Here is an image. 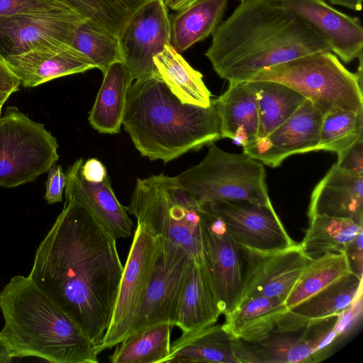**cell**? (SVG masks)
I'll return each mask as SVG.
<instances>
[{"instance_id": "36", "label": "cell", "mask_w": 363, "mask_h": 363, "mask_svg": "<svg viewBox=\"0 0 363 363\" xmlns=\"http://www.w3.org/2000/svg\"><path fill=\"white\" fill-rule=\"evenodd\" d=\"M363 137V110L339 111L323 117L318 143L313 151L337 154Z\"/></svg>"}, {"instance_id": "26", "label": "cell", "mask_w": 363, "mask_h": 363, "mask_svg": "<svg viewBox=\"0 0 363 363\" xmlns=\"http://www.w3.org/2000/svg\"><path fill=\"white\" fill-rule=\"evenodd\" d=\"M238 363L232 337L222 325H212L182 335L171 344L165 363Z\"/></svg>"}, {"instance_id": "9", "label": "cell", "mask_w": 363, "mask_h": 363, "mask_svg": "<svg viewBox=\"0 0 363 363\" xmlns=\"http://www.w3.org/2000/svg\"><path fill=\"white\" fill-rule=\"evenodd\" d=\"M57 149L56 138L43 123L8 107L0 117V186L35 180L59 160Z\"/></svg>"}, {"instance_id": "40", "label": "cell", "mask_w": 363, "mask_h": 363, "mask_svg": "<svg viewBox=\"0 0 363 363\" xmlns=\"http://www.w3.org/2000/svg\"><path fill=\"white\" fill-rule=\"evenodd\" d=\"M363 231L358 233L345 250L350 272L362 279L363 272Z\"/></svg>"}, {"instance_id": "30", "label": "cell", "mask_w": 363, "mask_h": 363, "mask_svg": "<svg viewBox=\"0 0 363 363\" xmlns=\"http://www.w3.org/2000/svg\"><path fill=\"white\" fill-rule=\"evenodd\" d=\"M303 241L299 243L311 259L327 253H344L347 245L362 232V225L352 220L326 216H315Z\"/></svg>"}, {"instance_id": "14", "label": "cell", "mask_w": 363, "mask_h": 363, "mask_svg": "<svg viewBox=\"0 0 363 363\" xmlns=\"http://www.w3.org/2000/svg\"><path fill=\"white\" fill-rule=\"evenodd\" d=\"M83 20L65 6L0 18V53L5 58L43 47L71 45Z\"/></svg>"}, {"instance_id": "7", "label": "cell", "mask_w": 363, "mask_h": 363, "mask_svg": "<svg viewBox=\"0 0 363 363\" xmlns=\"http://www.w3.org/2000/svg\"><path fill=\"white\" fill-rule=\"evenodd\" d=\"M199 203L218 199H242L272 205L262 164L245 152L231 153L214 143L197 164L174 177Z\"/></svg>"}, {"instance_id": "47", "label": "cell", "mask_w": 363, "mask_h": 363, "mask_svg": "<svg viewBox=\"0 0 363 363\" xmlns=\"http://www.w3.org/2000/svg\"><path fill=\"white\" fill-rule=\"evenodd\" d=\"M4 103H5V102H1V103H0V117H1V108H2V106H3V105H4Z\"/></svg>"}, {"instance_id": "34", "label": "cell", "mask_w": 363, "mask_h": 363, "mask_svg": "<svg viewBox=\"0 0 363 363\" xmlns=\"http://www.w3.org/2000/svg\"><path fill=\"white\" fill-rule=\"evenodd\" d=\"M350 272L345 253H327L311 259L306 267L285 304L291 308Z\"/></svg>"}, {"instance_id": "1", "label": "cell", "mask_w": 363, "mask_h": 363, "mask_svg": "<svg viewBox=\"0 0 363 363\" xmlns=\"http://www.w3.org/2000/svg\"><path fill=\"white\" fill-rule=\"evenodd\" d=\"M123 271L111 235L65 196L38 245L28 277L99 345L111 320Z\"/></svg>"}, {"instance_id": "8", "label": "cell", "mask_w": 363, "mask_h": 363, "mask_svg": "<svg viewBox=\"0 0 363 363\" xmlns=\"http://www.w3.org/2000/svg\"><path fill=\"white\" fill-rule=\"evenodd\" d=\"M340 315L308 320L289 310L262 338L245 342L232 338L238 363H298L318 361L337 338Z\"/></svg>"}, {"instance_id": "21", "label": "cell", "mask_w": 363, "mask_h": 363, "mask_svg": "<svg viewBox=\"0 0 363 363\" xmlns=\"http://www.w3.org/2000/svg\"><path fill=\"white\" fill-rule=\"evenodd\" d=\"M308 216L350 219L363 226V177L334 164L313 189Z\"/></svg>"}, {"instance_id": "6", "label": "cell", "mask_w": 363, "mask_h": 363, "mask_svg": "<svg viewBox=\"0 0 363 363\" xmlns=\"http://www.w3.org/2000/svg\"><path fill=\"white\" fill-rule=\"evenodd\" d=\"M128 213L160 239L184 248L204 264L200 238V204L175 177L161 173L137 179Z\"/></svg>"}, {"instance_id": "38", "label": "cell", "mask_w": 363, "mask_h": 363, "mask_svg": "<svg viewBox=\"0 0 363 363\" xmlns=\"http://www.w3.org/2000/svg\"><path fill=\"white\" fill-rule=\"evenodd\" d=\"M335 165L346 172L363 177V137L337 153Z\"/></svg>"}, {"instance_id": "49", "label": "cell", "mask_w": 363, "mask_h": 363, "mask_svg": "<svg viewBox=\"0 0 363 363\" xmlns=\"http://www.w3.org/2000/svg\"><path fill=\"white\" fill-rule=\"evenodd\" d=\"M238 1H242V0H238Z\"/></svg>"}, {"instance_id": "24", "label": "cell", "mask_w": 363, "mask_h": 363, "mask_svg": "<svg viewBox=\"0 0 363 363\" xmlns=\"http://www.w3.org/2000/svg\"><path fill=\"white\" fill-rule=\"evenodd\" d=\"M277 298L256 296L239 302L222 325L233 339L255 342L269 333L289 311Z\"/></svg>"}, {"instance_id": "23", "label": "cell", "mask_w": 363, "mask_h": 363, "mask_svg": "<svg viewBox=\"0 0 363 363\" xmlns=\"http://www.w3.org/2000/svg\"><path fill=\"white\" fill-rule=\"evenodd\" d=\"M223 314L204 264L192 260L176 312L174 326L190 333L214 325Z\"/></svg>"}, {"instance_id": "39", "label": "cell", "mask_w": 363, "mask_h": 363, "mask_svg": "<svg viewBox=\"0 0 363 363\" xmlns=\"http://www.w3.org/2000/svg\"><path fill=\"white\" fill-rule=\"evenodd\" d=\"M48 172L45 199L48 204L60 202L66 186L67 175L60 165L54 164Z\"/></svg>"}, {"instance_id": "42", "label": "cell", "mask_w": 363, "mask_h": 363, "mask_svg": "<svg viewBox=\"0 0 363 363\" xmlns=\"http://www.w3.org/2000/svg\"><path fill=\"white\" fill-rule=\"evenodd\" d=\"M20 86L18 78L10 70L5 59L0 61V92L13 94Z\"/></svg>"}, {"instance_id": "46", "label": "cell", "mask_w": 363, "mask_h": 363, "mask_svg": "<svg viewBox=\"0 0 363 363\" xmlns=\"http://www.w3.org/2000/svg\"><path fill=\"white\" fill-rule=\"evenodd\" d=\"M11 94H10V93H1L0 92V103L6 102L7 101V99H9V97Z\"/></svg>"}, {"instance_id": "13", "label": "cell", "mask_w": 363, "mask_h": 363, "mask_svg": "<svg viewBox=\"0 0 363 363\" xmlns=\"http://www.w3.org/2000/svg\"><path fill=\"white\" fill-rule=\"evenodd\" d=\"M200 238L205 267L223 315L236 306L242 288L240 247L221 220L200 205Z\"/></svg>"}, {"instance_id": "12", "label": "cell", "mask_w": 363, "mask_h": 363, "mask_svg": "<svg viewBox=\"0 0 363 363\" xmlns=\"http://www.w3.org/2000/svg\"><path fill=\"white\" fill-rule=\"evenodd\" d=\"M200 205L221 220L228 235L240 247L273 252L296 244L272 204L261 205L242 199H218Z\"/></svg>"}, {"instance_id": "41", "label": "cell", "mask_w": 363, "mask_h": 363, "mask_svg": "<svg viewBox=\"0 0 363 363\" xmlns=\"http://www.w3.org/2000/svg\"><path fill=\"white\" fill-rule=\"evenodd\" d=\"M82 172L86 180L94 182H101L108 176L105 166L95 158L84 161Z\"/></svg>"}, {"instance_id": "48", "label": "cell", "mask_w": 363, "mask_h": 363, "mask_svg": "<svg viewBox=\"0 0 363 363\" xmlns=\"http://www.w3.org/2000/svg\"><path fill=\"white\" fill-rule=\"evenodd\" d=\"M4 58L2 57L1 54L0 53V61L4 60Z\"/></svg>"}, {"instance_id": "44", "label": "cell", "mask_w": 363, "mask_h": 363, "mask_svg": "<svg viewBox=\"0 0 363 363\" xmlns=\"http://www.w3.org/2000/svg\"><path fill=\"white\" fill-rule=\"evenodd\" d=\"M333 5H339L353 11H359L362 8V0H328Z\"/></svg>"}, {"instance_id": "3", "label": "cell", "mask_w": 363, "mask_h": 363, "mask_svg": "<svg viewBox=\"0 0 363 363\" xmlns=\"http://www.w3.org/2000/svg\"><path fill=\"white\" fill-rule=\"evenodd\" d=\"M122 125L141 155L164 163L220 138L213 101L206 107L183 104L157 74L132 82Z\"/></svg>"}, {"instance_id": "19", "label": "cell", "mask_w": 363, "mask_h": 363, "mask_svg": "<svg viewBox=\"0 0 363 363\" xmlns=\"http://www.w3.org/2000/svg\"><path fill=\"white\" fill-rule=\"evenodd\" d=\"M83 163L79 158L67 169L65 196L82 206L116 239L130 237L133 223L117 199L108 176L101 182H89L82 174Z\"/></svg>"}, {"instance_id": "15", "label": "cell", "mask_w": 363, "mask_h": 363, "mask_svg": "<svg viewBox=\"0 0 363 363\" xmlns=\"http://www.w3.org/2000/svg\"><path fill=\"white\" fill-rule=\"evenodd\" d=\"M122 62L133 80L157 74L153 58L171 44L170 18L162 0H149L118 37Z\"/></svg>"}, {"instance_id": "16", "label": "cell", "mask_w": 363, "mask_h": 363, "mask_svg": "<svg viewBox=\"0 0 363 363\" xmlns=\"http://www.w3.org/2000/svg\"><path fill=\"white\" fill-rule=\"evenodd\" d=\"M240 250L245 260V267L238 303L256 296L277 298L285 302L311 261L300 244L296 243L290 247L273 252L242 247Z\"/></svg>"}, {"instance_id": "32", "label": "cell", "mask_w": 363, "mask_h": 363, "mask_svg": "<svg viewBox=\"0 0 363 363\" xmlns=\"http://www.w3.org/2000/svg\"><path fill=\"white\" fill-rule=\"evenodd\" d=\"M169 323L150 326L126 336L109 357L112 363H163L171 347Z\"/></svg>"}, {"instance_id": "31", "label": "cell", "mask_w": 363, "mask_h": 363, "mask_svg": "<svg viewBox=\"0 0 363 363\" xmlns=\"http://www.w3.org/2000/svg\"><path fill=\"white\" fill-rule=\"evenodd\" d=\"M259 109L257 138H264L289 119L306 99L290 86L274 81H252Z\"/></svg>"}, {"instance_id": "28", "label": "cell", "mask_w": 363, "mask_h": 363, "mask_svg": "<svg viewBox=\"0 0 363 363\" xmlns=\"http://www.w3.org/2000/svg\"><path fill=\"white\" fill-rule=\"evenodd\" d=\"M153 62L157 74L182 103L203 107L211 104V94L201 73L194 69L171 44L155 56Z\"/></svg>"}, {"instance_id": "22", "label": "cell", "mask_w": 363, "mask_h": 363, "mask_svg": "<svg viewBox=\"0 0 363 363\" xmlns=\"http://www.w3.org/2000/svg\"><path fill=\"white\" fill-rule=\"evenodd\" d=\"M212 101L219 117L220 138L235 140L242 146L257 139L258 101L252 81L229 83L228 89Z\"/></svg>"}, {"instance_id": "17", "label": "cell", "mask_w": 363, "mask_h": 363, "mask_svg": "<svg viewBox=\"0 0 363 363\" xmlns=\"http://www.w3.org/2000/svg\"><path fill=\"white\" fill-rule=\"evenodd\" d=\"M323 116L306 99L282 124L264 138L242 146L243 152L274 168L289 156L313 152Z\"/></svg>"}, {"instance_id": "43", "label": "cell", "mask_w": 363, "mask_h": 363, "mask_svg": "<svg viewBox=\"0 0 363 363\" xmlns=\"http://www.w3.org/2000/svg\"><path fill=\"white\" fill-rule=\"evenodd\" d=\"M13 358L14 357L9 345L0 335V363L11 362Z\"/></svg>"}, {"instance_id": "10", "label": "cell", "mask_w": 363, "mask_h": 363, "mask_svg": "<svg viewBox=\"0 0 363 363\" xmlns=\"http://www.w3.org/2000/svg\"><path fill=\"white\" fill-rule=\"evenodd\" d=\"M161 247L158 236L137 223L120 282L111 323L99 345L100 353L120 343L152 279Z\"/></svg>"}, {"instance_id": "5", "label": "cell", "mask_w": 363, "mask_h": 363, "mask_svg": "<svg viewBox=\"0 0 363 363\" xmlns=\"http://www.w3.org/2000/svg\"><path fill=\"white\" fill-rule=\"evenodd\" d=\"M357 72L331 51L305 55L262 69L251 81L284 84L309 100L323 115L363 110L362 56Z\"/></svg>"}, {"instance_id": "20", "label": "cell", "mask_w": 363, "mask_h": 363, "mask_svg": "<svg viewBox=\"0 0 363 363\" xmlns=\"http://www.w3.org/2000/svg\"><path fill=\"white\" fill-rule=\"evenodd\" d=\"M21 86L35 87L67 75L84 72L94 67L72 45L36 48L4 58Z\"/></svg>"}, {"instance_id": "29", "label": "cell", "mask_w": 363, "mask_h": 363, "mask_svg": "<svg viewBox=\"0 0 363 363\" xmlns=\"http://www.w3.org/2000/svg\"><path fill=\"white\" fill-rule=\"evenodd\" d=\"M362 279L350 272L289 311L308 320L340 315L362 294Z\"/></svg>"}, {"instance_id": "35", "label": "cell", "mask_w": 363, "mask_h": 363, "mask_svg": "<svg viewBox=\"0 0 363 363\" xmlns=\"http://www.w3.org/2000/svg\"><path fill=\"white\" fill-rule=\"evenodd\" d=\"M71 45L103 73L113 63L122 62L118 38L87 19L77 27Z\"/></svg>"}, {"instance_id": "11", "label": "cell", "mask_w": 363, "mask_h": 363, "mask_svg": "<svg viewBox=\"0 0 363 363\" xmlns=\"http://www.w3.org/2000/svg\"><path fill=\"white\" fill-rule=\"evenodd\" d=\"M160 240L152 279L130 320L125 337L157 324L174 326L180 296L194 259L182 247Z\"/></svg>"}, {"instance_id": "4", "label": "cell", "mask_w": 363, "mask_h": 363, "mask_svg": "<svg viewBox=\"0 0 363 363\" xmlns=\"http://www.w3.org/2000/svg\"><path fill=\"white\" fill-rule=\"evenodd\" d=\"M0 335L14 358L97 363L98 344L28 276L13 277L0 292Z\"/></svg>"}, {"instance_id": "18", "label": "cell", "mask_w": 363, "mask_h": 363, "mask_svg": "<svg viewBox=\"0 0 363 363\" xmlns=\"http://www.w3.org/2000/svg\"><path fill=\"white\" fill-rule=\"evenodd\" d=\"M277 1L309 25L344 62L362 56L363 28L359 18L340 12L325 0Z\"/></svg>"}, {"instance_id": "33", "label": "cell", "mask_w": 363, "mask_h": 363, "mask_svg": "<svg viewBox=\"0 0 363 363\" xmlns=\"http://www.w3.org/2000/svg\"><path fill=\"white\" fill-rule=\"evenodd\" d=\"M84 19L89 20L118 38L135 11L149 0H53Z\"/></svg>"}, {"instance_id": "27", "label": "cell", "mask_w": 363, "mask_h": 363, "mask_svg": "<svg viewBox=\"0 0 363 363\" xmlns=\"http://www.w3.org/2000/svg\"><path fill=\"white\" fill-rule=\"evenodd\" d=\"M228 0H197L170 19L171 45L183 52L213 35L222 22Z\"/></svg>"}, {"instance_id": "25", "label": "cell", "mask_w": 363, "mask_h": 363, "mask_svg": "<svg viewBox=\"0 0 363 363\" xmlns=\"http://www.w3.org/2000/svg\"><path fill=\"white\" fill-rule=\"evenodd\" d=\"M133 82L130 73L121 61L113 63L104 72L101 86L88 117L89 123L98 132H120L128 91Z\"/></svg>"}, {"instance_id": "45", "label": "cell", "mask_w": 363, "mask_h": 363, "mask_svg": "<svg viewBox=\"0 0 363 363\" xmlns=\"http://www.w3.org/2000/svg\"><path fill=\"white\" fill-rule=\"evenodd\" d=\"M196 1L197 0H162L167 8L177 11L183 10Z\"/></svg>"}, {"instance_id": "37", "label": "cell", "mask_w": 363, "mask_h": 363, "mask_svg": "<svg viewBox=\"0 0 363 363\" xmlns=\"http://www.w3.org/2000/svg\"><path fill=\"white\" fill-rule=\"evenodd\" d=\"M65 6L53 0H0V18Z\"/></svg>"}, {"instance_id": "2", "label": "cell", "mask_w": 363, "mask_h": 363, "mask_svg": "<svg viewBox=\"0 0 363 363\" xmlns=\"http://www.w3.org/2000/svg\"><path fill=\"white\" fill-rule=\"evenodd\" d=\"M327 50L325 40L277 0H242L213 33L205 55L216 74L233 83L251 81L264 68Z\"/></svg>"}]
</instances>
